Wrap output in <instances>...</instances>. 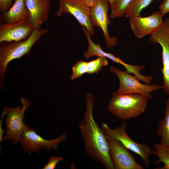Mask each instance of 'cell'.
Returning <instances> with one entry per match:
<instances>
[{
	"instance_id": "cell-1",
	"label": "cell",
	"mask_w": 169,
	"mask_h": 169,
	"mask_svg": "<svg viewBox=\"0 0 169 169\" xmlns=\"http://www.w3.org/2000/svg\"><path fill=\"white\" fill-rule=\"evenodd\" d=\"M85 111L78 127L83 139L85 153L107 169H115L110 156L107 135L94 120L95 96L86 92Z\"/></svg>"
},
{
	"instance_id": "cell-2",
	"label": "cell",
	"mask_w": 169,
	"mask_h": 169,
	"mask_svg": "<svg viewBox=\"0 0 169 169\" xmlns=\"http://www.w3.org/2000/svg\"><path fill=\"white\" fill-rule=\"evenodd\" d=\"M148 100L137 94H118L112 96L109 102L108 109L111 114L121 120L136 118L145 111Z\"/></svg>"
},
{
	"instance_id": "cell-3",
	"label": "cell",
	"mask_w": 169,
	"mask_h": 169,
	"mask_svg": "<svg viewBox=\"0 0 169 169\" xmlns=\"http://www.w3.org/2000/svg\"><path fill=\"white\" fill-rule=\"evenodd\" d=\"M48 32L47 29H35L30 36L25 40L0 43V74L2 79H4L6 68L9 62L28 54L33 45Z\"/></svg>"
},
{
	"instance_id": "cell-4",
	"label": "cell",
	"mask_w": 169,
	"mask_h": 169,
	"mask_svg": "<svg viewBox=\"0 0 169 169\" xmlns=\"http://www.w3.org/2000/svg\"><path fill=\"white\" fill-rule=\"evenodd\" d=\"M110 71L116 76L119 83L118 90L112 94V96L120 94L134 93L151 100L152 98L151 92L163 89V85L142 84L136 77L126 71H121L114 66L110 67Z\"/></svg>"
},
{
	"instance_id": "cell-5",
	"label": "cell",
	"mask_w": 169,
	"mask_h": 169,
	"mask_svg": "<svg viewBox=\"0 0 169 169\" xmlns=\"http://www.w3.org/2000/svg\"><path fill=\"white\" fill-rule=\"evenodd\" d=\"M23 107L20 106L15 108L6 107L7 116L5 120L6 125L4 140H12L17 144L21 141L24 132L30 128L25 125L24 122L25 110L29 107L30 103L26 99L21 98Z\"/></svg>"
},
{
	"instance_id": "cell-6",
	"label": "cell",
	"mask_w": 169,
	"mask_h": 169,
	"mask_svg": "<svg viewBox=\"0 0 169 169\" xmlns=\"http://www.w3.org/2000/svg\"><path fill=\"white\" fill-rule=\"evenodd\" d=\"M126 123H121L118 127L111 128L105 123H101L102 128L106 135L120 141L126 148L139 155L144 163L145 166H149L150 156L155 155V150L146 144L137 143L132 140L126 131Z\"/></svg>"
},
{
	"instance_id": "cell-7",
	"label": "cell",
	"mask_w": 169,
	"mask_h": 169,
	"mask_svg": "<svg viewBox=\"0 0 169 169\" xmlns=\"http://www.w3.org/2000/svg\"><path fill=\"white\" fill-rule=\"evenodd\" d=\"M63 13L73 16L91 36L95 34L94 27L90 17V8L85 5L83 0H59L56 14L60 16Z\"/></svg>"
},
{
	"instance_id": "cell-8",
	"label": "cell",
	"mask_w": 169,
	"mask_h": 169,
	"mask_svg": "<svg viewBox=\"0 0 169 169\" xmlns=\"http://www.w3.org/2000/svg\"><path fill=\"white\" fill-rule=\"evenodd\" d=\"M67 136V132L66 131L57 138L47 140L37 134L35 130L30 128L23 132L20 142L24 151H28L29 154L31 152L39 153L40 150L44 149L49 151H51L52 148L57 149L59 144L65 141Z\"/></svg>"
},
{
	"instance_id": "cell-9",
	"label": "cell",
	"mask_w": 169,
	"mask_h": 169,
	"mask_svg": "<svg viewBox=\"0 0 169 169\" xmlns=\"http://www.w3.org/2000/svg\"><path fill=\"white\" fill-rule=\"evenodd\" d=\"M110 154L115 169H143L132 153L120 141L107 135Z\"/></svg>"
},
{
	"instance_id": "cell-10",
	"label": "cell",
	"mask_w": 169,
	"mask_h": 169,
	"mask_svg": "<svg viewBox=\"0 0 169 169\" xmlns=\"http://www.w3.org/2000/svg\"><path fill=\"white\" fill-rule=\"evenodd\" d=\"M163 21L162 27L151 35L149 40L152 43L159 44L161 47L163 67L161 71L162 85L165 93L169 95V18Z\"/></svg>"
},
{
	"instance_id": "cell-11",
	"label": "cell",
	"mask_w": 169,
	"mask_h": 169,
	"mask_svg": "<svg viewBox=\"0 0 169 169\" xmlns=\"http://www.w3.org/2000/svg\"><path fill=\"white\" fill-rule=\"evenodd\" d=\"M109 7L108 0H96L95 4L90 8V15L94 27L102 30L108 49L113 47L117 42V37H111L108 32V26L110 23L108 14Z\"/></svg>"
},
{
	"instance_id": "cell-12",
	"label": "cell",
	"mask_w": 169,
	"mask_h": 169,
	"mask_svg": "<svg viewBox=\"0 0 169 169\" xmlns=\"http://www.w3.org/2000/svg\"><path fill=\"white\" fill-rule=\"evenodd\" d=\"M163 17L159 11L146 17L141 15L130 17L129 23L134 36L141 39L147 35H151L156 32L164 25Z\"/></svg>"
},
{
	"instance_id": "cell-13",
	"label": "cell",
	"mask_w": 169,
	"mask_h": 169,
	"mask_svg": "<svg viewBox=\"0 0 169 169\" xmlns=\"http://www.w3.org/2000/svg\"><path fill=\"white\" fill-rule=\"evenodd\" d=\"M35 29L28 20L11 24L3 23L0 25V43L25 40Z\"/></svg>"
},
{
	"instance_id": "cell-14",
	"label": "cell",
	"mask_w": 169,
	"mask_h": 169,
	"mask_svg": "<svg viewBox=\"0 0 169 169\" xmlns=\"http://www.w3.org/2000/svg\"><path fill=\"white\" fill-rule=\"evenodd\" d=\"M25 2L29 14L28 22L35 29H41L49 17L50 0H25Z\"/></svg>"
},
{
	"instance_id": "cell-15",
	"label": "cell",
	"mask_w": 169,
	"mask_h": 169,
	"mask_svg": "<svg viewBox=\"0 0 169 169\" xmlns=\"http://www.w3.org/2000/svg\"><path fill=\"white\" fill-rule=\"evenodd\" d=\"M29 17L25 0H15L13 6L8 11L3 12L1 17L4 23L11 24L28 20Z\"/></svg>"
},
{
	"instance_id": "cell-16",
	"label": "cell",
	"mask_w": 169,
	"mask_h": 169,
	"mask_svg": "<svg viewBox=\"0 0 169 169\" xmlns=\"http://www.w3.org/2000/svg\"><path fill=\"white\" fill-rule=\"evenodd\" d=\"M81 27L88 42V48L87 51L84 53V56L86 60H88L93 56H96L98 57L109 59L115 63L120 64L125 67L128 64L124 62L120 58L111 53L104 51L99 44H96L93 42L91 38V36L85 28L83 26Z\"/></svg>"
},
{
	"instance_id": "cell-17",
	"label": "cell",
	"mask_w": 169,
	"mask_h": 169,
	"mask_svg": "<svg viewBox=\"0 0 169 169\" xmlns=\"http://www.w3.org/2000/svg\"><path fill=\"white\" fill-rule=\"evenodd\" d=\"M164 114L163 119L157 123L156 133L161 137L160 143L169 145V98L166 101Z\"/></svg>"
},
{
	"instance_id": "cell-18",
	"label": "cell",
	"mask_w": 169,
	"mask_h": 169,
	"mask_svg": "<svg viewBox=\"0 0 169 169\" xmlns=\"http://www.w3.org/2000/svg\"><path fill=\"white\" fill-rule=\"evenodd\" d=\"M154 148L155 155L158 157L154 161L155 164L158 165L161 162L164 164V166L161 167H156L155 169H169V145L160 143H156L153 145Z\"/></svg>"
},
{
	"instance_id": "cell-19",
	"label": "cell",
	"mask_w": 169,
	"mask_h": 169,
	"mask_svg": "<svg viewBox=\"0 0 169 169\" xmlns=\"http://www.w3.org/2000/svg\"><path fill=\"white\" fill-rule=\"evenodd\" d=\"M153 0H132L125 13L126 18L140 16L141 10L147 7Z\"/></svg>"
},
{
	"instance_id": "cell-20",
	"label": "cell",
	"mask_w": 169,
	"mask_h": 169,
	"mask_svg": "<svg viewBox=\"0 0 169 169\" xmlns=\"http://www.w3.org/2000/svg\"><path fill=\"white\" fill-rule=\"evenodd\" d=\"M132 0H115L111 8L109 15L110 19L125 16V12Z\"/></svg>"
},
{
	"instance_id": "cell-21",
	"label": "cell",
	"mask_w": 169,
	"mask_h": 169,
	"mask_svg": "<svg viewBox=\"0 0 169 169\" xmlns=\"http://www.w3.org/2000/svg\"><path fill=\"white\" fill-rule=\"evenodd\" d=\"M108 65L107 58L98 57L95 60L87 62V73L90 74L97 73L101 70L103 66Z\"/></svg>"
},
{
	"instance_id": "cell-22",
	"label": "cell",
	"mask_w": 169,
	"mask_h": 169,
	"mask_svg": "<svg viewBox=\"0 0 169 169\" xmlns=\"http://www.w3.org/2000/svg\"><path fill=\"white\" fill-rule=\"evenodd\" d=\"M87 62L80 60L76 62L72 68V74L70 78L72 80L81 77L87 73Z\"/></svg>"
},
{
	"instance_id": "cell-23",
	"label": "cell",
	"mask_w": 169,
	"mask_h": 169,
	"mask_svg": "<svg viewBox=\"0 0 169 169\" xmlns=\"http://www.w3.org/2000/svg\"><path fill=\"white\" fill-rule=\"evenodd\" d=\"M63 158L61 157H51L43 169H54L57 164L62 160Z\"/></svg>"
},
{
	"instance_id": "cell-24",
	"label": "cell",
	"mask_w": 169,
	"mask_h": 169,
	"mask_svg": "<svg viewBox=\"0 0 169 169\" xmlns=\"http://www.w3.org/2000/svg\"><path fill=\"white\" fill-rule=\"evenodd\" d=\"M13 0H0V10L3 12L8 11L12 6Z\"/></svg>"
},
{
	"instance_id": "cell-25",
	"label": "cell",
	"mask_w": 169,
	"mask_h": 169,
	"mask_svg": "<svg viewBox=\"0 0 169 169\" xmlns=\"http://www.w3.org/2000/svg\"><path fill=\"white\" fill-rule=\"evenodd\" d=\"M159 11L163 16L169 13V0H163L159 6Z\"/></svg>"
},
{
	"instance_id": "cell-26",
	"label": "cell",
	"mask_w": 169,
	"mask_h": 169,
	"mask_svg": "<svg viewBox=\"0 0 169 169\" xmlns=\"http://www.w3.org/2000/svg\"><path fill=\"white\" fill-rule=\"evenodd\" d=\"M85 5L90 8L93 7L95 4L96 0H83Z\"/></svg>"
},
{
	"instance_id": "cell-27",
	"label": "cell",
	"mask_w": 169,
	"mask_h": 169,
	"mask_svg": "<svg viewBox=\"0 0 169 169\" xmlns=\"http://www.w3.org/2000/svg\"><path fill=\"white\" fill-rule=\"evenodd\" d=\"M108 1L110 4V8H111L114 3L115 0H108Z\"/></svg>"
}]
</instances>
